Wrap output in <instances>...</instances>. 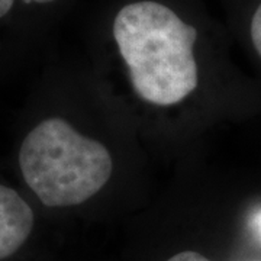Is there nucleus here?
Instances as JSON below:
<instances>
[{
  "label": "nucleus",
  "mask_w": 261,
  "mask_h": 261,
  "mask_svg": "<svg viewBox=\"0 0 261 261\" xmlns=\"http://www.w3.org/2000/svg\"><path fill=\"white\" fill-rule=\"evenodd\" d=\"M25 185L47 207L82 205L111 178V152L79 134L64 118L49 116L22 140L18 157Z\"/></svg>",
  "instance_id": "nucleus-2"
},
{
  "label": "nucleus",
  "mask_w": 261,
  "mask_h": 261,
  "mask_svg": "<svg viewBox=\"0 0 261 261\" xmlns=\"http://www.w3.org/2000/svg\"><path fill=\"white\" fill-rule=\"evenodd\" d=\"M25 3H39V5H45V3H51L54 0H23Z\"/></svg>",
  "instance_id": "nucleus-8"
},
{
  "label": "nucleus",
  "mask_w": 261,
  "mask_h": 261,
  "mask_svg": "<svg viewBox=\"0 0 261 261\" xmlns=\"http://www.w3.org/2000/svg\"><path fill=\"white\" fill-rule=\"evenodd\" d=\"M15 0H0V19L5 18L13 8Z\"/></svg>",
  "instance_id": "nucleus-6"
},
{
  "label": "nucleus",
  "mask_w": 261,
  "mask_h": 261,
  "mask_svg": "<svg viewBox=\"0 0 261 261\" xmlns=\"http://www.w3.org/2000/svg\"><path fill=\"white\" fill-rule=\"evenodd\" d=\"M167 261H211L209 258H206L205 255L199 254L195 251H183L178 252L176 255H173L170 260Z\"/></svg>",
  "instance_id": "nucleus-5"
},
{
  "label": "nucleus",
  "mask_w": 261,
  "mask_h": 261,
  "mask_svg": "<svg viewBox=\"0 0 261 261\" xmlns=\"http://www.w3.org/2000/svg\"><path fill=\"white\" fill-rule=\"evenodd\" d=\"M35 226V212L13 187L0 183V261L27 244Z\"/></svg>",
  "instance_id": "nucleus-3"
},
{
  "label": "nucleus",
  "mask_w": 261,
  "mask_h": 261,
  "mask_svg": "<svg viewBox=\"0 0 261 261\" xmlns=\"http://www.w3.org/2000/svg\"><path fill=\"white\" fill-rule=\"evenodd\" d=\"M113 37L132 86L145 102L176 105L197 87V31L170 8L151 0L123 6L113 22Z\"/></svg>",
  "instance_id": "nucleus-1"
},
{
  "label": "nucleus",
  "mask_w": 261,
  "mask_h": 261,
  "mask_svg": "<svg viewBox=\"0 0 261 261\" xmlns=\"http://www.w3.org/2000/svg\"><path fill=\"white\" fill-rule=\"evenodd\" d=\"M254 225H255V229H257V232L261 235V212L255 215V218H254Z\"/></svg>",
  "instance_id": "nucleus-7"
},
{
  "label": "nucleus",
  "mask_w": 261,
  "mask_h": 261,
  "mask_svg": "<svg viewBox=\"0 0 261 261\" xmlns=\"http://www.w3.org/2000/svg\"><path fill=\"white\" fill-rule=\"evenodd\" d=\"M250 37L257 54L261 57V2L252 13L251 22H250Z\"/></svg>",
  "instance_id": "nucleus-4"
}]
</instances>
